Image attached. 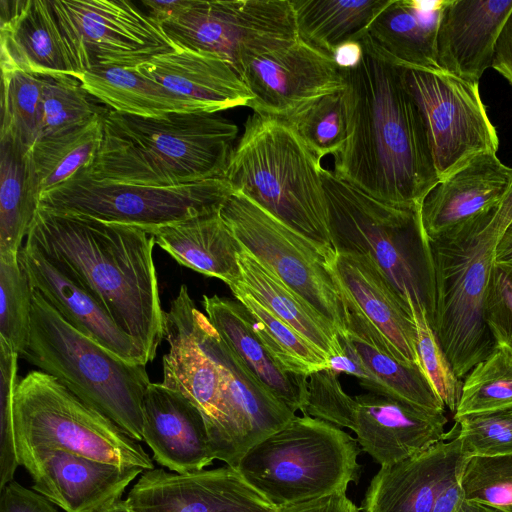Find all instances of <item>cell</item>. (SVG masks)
<instances>
[{"label":"cell","mask_w":512,"mask_h":512,"mask_svg":"<svg viewBox=\"0 0 512 512\" xmlns=\"http://www.w3.org/2000/svg\"><path fill=\"white\" fill-rule=\"evenodd\" d=\"M362 47L359 63L341 69L348 138L333 172L379 200L421 204L439 182L423 115L403 68Z\"/></svg>","instance_id":"cell-1"},{"label":"cell","mask_w":512,"mask_h":512,"mask_svg":"<svg viewBox=\"0 0 512 512\" xmlns=\"http://www.w3.org/2000/svg\"><path fill=\"white\" fill-rule=\"evenodd\" d=\"M25 245L86 289L147 362L154 360L165 338L166 312L153 260V235L136 226L39 207Z\"/></svg>","instance_id":"cell-2"},{"label":"cell","mask_w":512,"mask_h":512,"mask_svg":"<svg viewBox=\"0 0 512 512\" xmlns=\"http://www.w3.org/2000/svg\"><path fill=\"white\" fill-rule=\"evenodd\" d=\"M100 148L82 171L92 179L176 186L223 178L238 126L219 112L142 117L106 110Z\"/></svg>","instance_id":"cell-3"},{"label":"cell","mask_w":512,"mask_h":512,"mask_svg":"<svg viewBox=\"0 0 512 512\" xmlns=\"http://www.w3.org/2000/svg\"><path fill=\"white\" fill-rule=\"evenodd\" d=\"M328 226L336 252L368 256L413 316L424 312L432 327L436 283L430 239L419 203L379 200L322 168Z\"/></svg>","instance_id":"cell-4"},{"label":"cell","mask_w":512,"mask_h":512,"mask_svg":"<svg viewBox=\"0 0 512 512\" xmlns=\"http://www.w3.org/2000/svg\"><path fill=\"white\" fill-rule=\"evenodd\" d=\"M321 160L290 126L253 113L233 149L224 177L233 192L304 236L333 261Z\"/></svg>","instance_id":"cell-5"},{"label":"cell","mask_w":512,"mask_h":512,"mask_svg":"<svg viewBox=\"0 0 512 512\" xmlns=\"http://www.w3.org/2000/svg\"><path fill=\"white\" fill-rule=\"evenodd\" d=\"M136 441H143L146 365L127 362L77 331L36 290L29 342L20 356Z\"/></svg>","instance_id":"cell-6"},{"label":"cell","mask_w":512,"mask_h":512,"mask_svg":"<svg viewBox=\"0 0 512 512\" xmlns=\"http://www.w3.org/2000/svg\"><path fill=\"white\" fill-rule=\"evenodd\" d=\"M361 451L356 438L340 427L295 415L251 446L235 468L275 508H282L346 494L359 480Z\"/></svg>","instance_id":"cell-7"},{"label":"cell","mask_w":512,"mask_h":512,"mask_svg":"<svg viewBox=\"0 0 512 512\" xmlns=\"http://www.w3.org/2000/svg\"><path fill=\"white\" fill-rule=\"evenodd\" d=\"M496 208L430 239L436 283L432 329L459 379L496 348L485 319L486 293L498 241L489 222Z\"/></svg>","instance_id":"cell-8"},{"label":"cell","mask_w":512,"mask_h":512,"mask_svg":"<svg viewBox=\"0 0 512 512\" xmlns=\"http://www.w3.org/2000/svg\"><path fill=\"white\" fill-rule=\"evenodd\" d=\"M13 424L18 457L61 450L117 465L155 468L138 441L40 370L19 378Z\"/></svg>","instance_id":"cell-9"},{"label":"cell","mask_w":512,"mask_h":512,"mask_svg":"<svg viewBox=\"0 0 512 512\" xmlns=\"http://www.w3.org/2000/svg\"><path fill=\"white\" fill-rule=\"evenodd\" d=\"M220 216L240 243L264 267L328 321L346 333L347 306L322 250L246 196L233 192Z\"/></svg>","instance_id":"cell-10"},{"label":"cell","mask_w":512,"mask_h":512,"mask_svg":"<svg viewBox=\"0 0 512 512\" xmlns=\"http://www.w3.org/2000/svg\"><path fill=\"white\" fill-rule=\"evenodd\" d=\"M233 193L225 178L176 186L124 184L92 179L82 170L43 193L39 207L140 227L148 233L220 209Z\"/></svg>","instance_id":"cell-11"},{"label":"cell","mask_w":512,"mask_h":512,"mask_svg":"<svg viewBox=\"0 0 512 512\" xmlns=\"http://www.w3.org/2000/svg\"><path fill=\"white\" fill-rule=\"evenodd\" d=\"M160 26L176 47L214 54L239 77L253 60L299 39L291 0H195Z\"/></svg>","instance_id":"cell-12"},{"label":"cell","mask_w":512,"mask_h":512,"mask_svg":"<svg viewBox=\"0 0 512 512\" xmlns=\"http://www.w3.org/2000/svg\"><path fill=\"white\" fill-rule=\"evenodd\" d=\"M405 82L423 115L439 181L483 153H496L499 139L479 92V82L439 67L403 68Z\"/></svg>","instance_id":"cell-13"},{"label":"cell","mask_w":512,"mask_h":512,"mask_svg":"<svg viewBox=\"0 0 512 512\" xmlns=\"http://www.w3.org/2000/svg\"><path fill=\"white\" fill-rule=\"evenodd\" d=\"M50 2L75 62L76 76L98 66L134 68L178 48L161 26L131 1Z\"/></svg>","instance_id":"cell-14"},{"label":"cell","mask_w":512,"mask_h":512,"mask_svg":"<svg viewBox=\"0 0 512 512\" xmlns=\"http://www.w3.org/2000/svg\"><path fill=\"white\" fill-rule=\"evenodd\" d=\"M197 307L181 285L166 312L165 338L169 351L163 356V385L182 393L202 413L215 459L236 467L241 456L224 402L220 368L200 342Z\"/></svg>","instance_id":"cell-15"},{"label":"cell","mask_w":512,"mask_h":512,"mask_svg":"<svg viewBox=\"0 0 512 512\" xmlns=\"http://www.w3.org/2000/svg\"><path fill=\"white\" fill-rule=\"evenodd\" d=\"M240 78L253 96L247 107L281 120L345 89L334 59L300 38L253 60Z\"/></svg>","instance_id":"cell-16"},{"label":"cell","mask_w":512,"mask_h":512,"mask_svg":"<svg viewBox=\"0 0 512 512\" xmlns=\"http://www.w3.org/2000/svg\"><path fill=\"white\" fill-rule=\"evenodd\" d=\"M128 504L138 512H275L232 466L179 474L145 470L130 489Z\"/></svg>","instance_id":"cell-17"},{"label":"cell","mask_w":512,"mask_h":512,"mask_svg":"<svg viewBox=\"0 0 512 512\" xmlns=\"http://www.w3.org/2000/svg\"><path fill=\"white\" fill-rule=\"evenodd\" d=\"M18 462L33 479L32 489L65 512H102L145 471L61 450L35 451Z\"/></svg>","instance_id":"cell-18"},{"label":"cell","mask_w":512,"mask_h":512,"mask_svg":"<svg viewBox=\"0 0 512 512\" xmlns=\"http://www.w3.org/2000/svg\"><path fill=\"white\" fill-rule=\"evenodd\" d=\"M460 439L440 441L398 463L382 466L361 502L362 512H432L440 494L459 480L466 461Z\"/></svg>","instance_id":"cell-19"},{"label":"cell","mask_w":512,"mask_h":512,"mask_svg":"<svg viewBox=\"0 0 512 512\" xmlns=\"http://www.w3.org/2000/svg\"><path fill=\"white\" fill-rule=\"evenodd\" d=\"M330 266L340 284L346 306L354 309L369 324L395 358L420 366L413 316L377 264L365 255L336 252Z\"/></svg>","instance_id":"cell-20"},{"label":"cell","mask_w":512,"mask_h":512,"mask_svg":"<svg viewBox=\"0 0 512 512\" xmlns=\"http://www.w3.org/2000/svg\"><path fill=\"white\" fill-rule=\"evenodd\" d=\"M143 441L153 459L171 472H198L216 460L200 410L162 383H151L144 396Z\"/></svg>","instance_id":"cell-21"},{"label":"cell","mask_w":512,"mask_h":512,"mask_svg":"<svg viewBox=\"0 0 512 512\" xmlns=\"http://www.w3.org/2000/svg\"><path fill=\"white\" fill-rule=\"evenodd\" d=\"M353 432L361 450L389 466L415 456L446 437L444 413H433L368 393L355 397Z\"/></svg>","instance_id":"cell-22"},{"label":"cell","mask_w":512,"mask_h":512,"mask_svg":"<svg viewBox=\"0 0 512 512\" xmlns=\"http://www.w3.org/2000/svg\"><path fill=\"white\" fill-rule=\"evenodd\" d=\"M195 321L201 344L220 368L225 407L242 457L251 446L285 426L295 413L248 373L198 309Z\"/></svg>","instance_id":"cell-23"},{"label":"cell","mask_w":512,"mask_h":512,"mask_svg":"<svg viewBox=\"0 0 512 512\" xmlns=\"http://www.w3.org/2000/svg\"><path fill=\"white\" fill-rule=\"evenodd\" d=\"M19 261L33 289L73 328L127 362L148 363L133 339L103 306L40 251L24 245Z\"/></svg>","instance_id":"cell-24"},{"label":"cell","mask_w":512,"mask_h":512,"mask_svg":"<svg viewBox=\"0 0 512 512\" xmlns=\"http://www.w3.org/2000/svg\"><path fill=\"white\" fill-rule=\"evenodd\" d=\"M512 183V168L496 153H483L440 180L420 204L429 239L455 230L495 209Z\"/></svg>","instance_id":"cell-25"},{"label":"cell","mask_w":512,"mask_h":512,"mask_svg":"<svg viewBox=\"0 0 512 512\" xmlns=\"http://www.w3.org/2000/svg\"><path fill=\"white\" fill-rule=\"evenodd\" d=\"M1 69L35 75H77L64 33L48 0H1Z\"/></svg>","instance_id":"cell-26"},{"label":"cell","mask_w":512,"mask_h":512,"mask_svg":"<svg viewBox=\"0 0 512 512\" xmlns=\"http://www.w3.org/2000/svg\"><path fill=\"white\" fill-rule=\"evenodd\" d=\"M512 0H445L436 34L437 65L470 82L491 67Z\"/></svg>","instance_id":"cell-27"},{"label":"cell","mask_w":512,"mask_h":512,"mask_svg":"<svg viewBox=\"0 0 512 512\" xmlns=\"http://www.w3.org/2000/svg\"><path fill=\"white\" fill-rule=\"evenodd\" d=\"M134 69L212 112L247 107L253 98L226 61L203 51L177 48L156 55Z\"/></svg>","instance_id":"cell-28"},{"label":"cell","mask_w":512,"mask_h":512,"mask_svg":"<svg viewBox=\"0 0 512 512\" xmlns=\"http://www.w3.org/2000/svg\"><path fill=\"white\" fill-rule=\"evenodd\" d=\"M206 316L220 338L248 373L294 413L302 412L307 376L287 371L256 334L247 310L237 300L203 296Z\"/></svg>","instance_id":"cell-29"},{"label":"cell","mask_w":512,"mask_h":512,"mask_svg":"<svg viewBox=\"0 0 512 512\" xmlns=\"http://www.w3.org/2000/svg\"><path fill=\"white\" fill-rule=\"evenodd\" d=\"M445 0H391L359 42L402 68L438 67L436 34Z\"/></svg>","instance_id":"cell-30"},{"label":"cell","mask_w":512,"mask_h":512,"mask_svg":"<svg viewBox=\"0 0 512 512\" xmlns=\"http://www.w3.org/2000/svg\"><path fill=\"white\" fill-rule=\"evenodd\" d=\"M219 210L159 227L150 234L179 264L228 285L240 278L238 253L242 246Z\"/></svg>","instance_id":"cell-31"},{"label":"cell","mask_w":512,"mask_h":512,"mask_svg":"<svg viewBox=\"0 0 512 512\" xmlns=\"http://www.w3.org/2000/svg\"><path fill=\"white\" fill-rule=\"evenodd\" d=\"M86 90L112 110L142 117L173 112H212L205 105L176 94L134 68L98 66L78 76Z\"/></svg>","instance_id":"cell-32"},{"label":"cell","mask_w":512,"mask_h":512,"mask_svg":"<svg viewBox=\"0 0 512 512\" xmlns=\"http://www.w3.org/2000/svg\"><path fill=\"white\" fill-rule=\"evenodd\" d=\"M238 263L239 281L271 313L328 358L343 353L333 326L243 247L238 253Z\"/></svg>","instance_id":"cell-33"},{"label":"cell","mask_w":512,"mask_h":512,"mask_svg":"<svg viewBox=\"0 0 512 512\" xmlns=\"http://www.w3.org/2000/svg\"><path fill=\"white\" fill-rule=\"evenodd\" d=\"M30 149L0 138V256H18L39 208Z\"/></svg>","instance_id":"cell-34"},{"label":"cell","mask_w":512,"mask_h":512,"mask_svg":"<svg viewBox=\"0 0 512 512\" xmlns=\"http://www.w3.org/2000/svg\"><path fill=\"white\" fill-rule=\"evenodd\" d=\"M391 0H291L299 38L332 57L340 45L359 41Z\"/></svg>","instance_id":"cell-35"},{"label":"cell","mask_w":512,"mask_h":512,"mask_svg":"<svg viewBox=\"0 0 512 512\" xmlns=\"http://www.w3.org/2000/svg\"><path fill=\"white\" fill-rule=\"evenodd\" d=\"M343 335L367 370V379L359 383L364 389L429 412L444 413L445 406L420 366L404 363L352 333Z\"/></svg>","instance_id":"cell-36"},{"label":"cell","mask_w":512,"mask_h":512,"mask_svg":"<svg viewBox=\"0 0 512 512\" xmlns=\"http://www.w3.org/2000/svg\"><path fill=\"white\" fill-rule=\"evenodd\" d=\"M102 115L82 126L42 137L31 147L30 163L40 197L92 164L102 141Z\"/></svg>","instance_id":"cell-37"},{"label":"cell","mask_w":512,"mask_h":512,"mask_svg":"<svg viewBox=\"0 0 512 512\" xmlns=\"http://www.w3.org/2000/svg\"><path fill=\"white\" fill-rule=\"evenodd\" d=\"M228 287L247 310L258 337L287 371L308 377L328 369V356L271 313L239 279L229 283Z\"/></svg>","instance_id":"cell-38"},{"label":"cell","mask_w":512,"mask_h":512,"mask_svg":"<svg viewBox=\"0 0 512 512\" xmlns=\"http://www.w3.org/2000/svg\"><path fill=\"white\" fill-rule=\"evenodd\" d=\"M0 138L9 137L27 149L41 138L43 122L40 75L1 69Z\"/></svg>","instance_id":"cell-39"},{"label":"cell","mask_w":512,"mask_h":512,"mask_svg":"<svg viewBox=\"0 0 512 512\" xmlns=\"http://www.w3.org/2000/svg\"><path fill=\"white\" fill-rule=\"evenodd\" d=\"M43 122L41 138L82 126L107 109L98 106L82 82L68 74L40 75Z\"/></svg>","instance_id":"cell-40"},{"label":"cell","mask_w":512,"mask_h":512,"mask_svg":"<svg viewBox=\"0 0 512 512\" xmlns=\"http://www.w3.org/2000/svg\"><path fill=\"white\" fill-rule=\"evenodd\" d=\"M34 289L18 256H0V340L19 357L31 330Z\"/></svg>","instance_id":"cell-41"},{"label":"cell","mask_w":512,"mask_h":512,"mask_svg":"<svg viewBox=\"0 0 512 512\" xmlns=\"http://www.w3.org/2000/svg\"><path fill=\"white\" fill-rule=\"evenodd\" d=\"M285 121L319 160L327 155L335 157L348 138L344 90L317 99Z\"/></svg>","instance_id":"cell-42"},{"label":"cell","mask_w":512,"mask_h":512,"mask_svg":"<svg viewBox=\"0 0 512 512\" xmlns=\"http://www.w3.org/2000/svg\"><path fill=\"white\" fill-rule=\"evenodd\" d=\"M512 406V355L495 350L468 373L454 417Z\"/></svg>","instance_id":"cell-43"},{"label":"cell","mask_w":512,"mask_h":512,"mask_svg":"<svg viewBox=\"0 0 512 512\" xmlns=\"http://www.w3.org/2000/svg\"><path fill=\"white\" fill-rule=\"evenodd\" d=\"M459 484L464 500L512 512V454L468 457Z\"/></svg>","instance_id":"cell-44"},{"label":"cell","mask_w":512,"mask_h":512,"mask_svg":"<svg viewBox=\"0 0 512 512\" xmlns=\"http://www.w3.org/2000/svg\"><path fill=\"white\" fill-rule=\"evenodd\" d=\"M454 419L467 458L512 454V406Z\"/></svg>","instance_id":"cell-45"},{"label":"cell","mask_w":512,"mask_h":512,"mask_svg":"<svg viewBox=\"0 0 512 512\" xmlns=\"http://www.w3.org/2000/svg\"><path fill=\"white\" fill-rule=\"evenodd\" d=\"M416 350L420 366L443 405L455 413L462 385L448 361L424 312L414 311Z\"/></svg>","instance_id":"cell-46"},{"label":"cell","mask_w":512,"mask_h":512,"mask_svg":"<svg viewBox=\"0 0 512 512\" xmlns=\"http://www.w3.org/2000/svg\"><path fill=\"white\" fill-rule=\"evenodd\" d=\"M356 406V399L343 390L338 375L328 369L309 375L303 415L353 430Z\"/></svg>","instance_id":"cell-47"},{"label":"cell","mask_w":512,"mask_h":512,"mask_svg":"<svg viewBox=\"0 0 512 512\" xmlns=\"http://www.w3.org/2000/svg\"><path fill=\"white\" fill-rule=\"evenodd\" d=\"M19 355L0 341V490L14 480L19 466L14 424L13 397L18 383Z\"/></svg>","instance_id":"cell-48"},{"label":"cell","mask_w":512,"mask_h":512,"mask_svg":"<svg viewBox=\"0 0 512 512\" xmlns=\"http://www.w3.org/2000/svg\"><path fill=\"white\" fill-rule=\"evenodd\" d=\"M485 319L495 346L512 355V279L494 265L487 287Z\"/></svg>","instance_id":"cell-49"},{"label":"cell","mask_w":512,"mask_h":512,"mask_svg":"<svg viewBox=\"0 0 512 512\" xmlns=\"http://www.w3.org/2000/svg\"><path fill=\"white\" fill-rule=\"evenodd\" d=\"M0 491V512H57L46 497L15 480Z\"/></svg>","instance_id":"cell-50"},{"label":"cell","mask_w":512,"mask_h":512,"mask_svg":"<svg viewBox=\"0 0 512 512\" xmlns=\"http://www.w3.org/2000/svg\"><path fill=\"white\" fill-rule=\"evenodd\" d=\"M491 67L512 85V12L497 38Z\"/></svg>","instance_id":"cell-51"},{"label":"cell","mask_w":512,"mask_h":512,"mask_svg":"<svg viewBox=\"0 0 512 512\" xmlns=\"http://www.w3.org/2000/svg\"><path fill=\"white\" fill-rule=\"evenodd\" d=\"M275 512H360V509L346 494H340L301 504L276 508Z\"/></svg>","instance_id":"cell-52"},{"label":"cell","mask_w":512,"mask_h":512,"mask_svg":"<svg viewBox=\"0 0 512 512\" xmlns=\"http://www.w3.org/2000/svg\"><path fill=\"white\" fill-rule=\"evenodd\" d=\"M195 0H143L146 14L159 25L173 20L193 6Z\"/></svg>","instance_id":"cell-53"},{"label":"cell","mask_w":512,"mask_h":512,"mask_svg":"<svg viewBox=\"0 0 512 512\" xmlns=\"http://www.w3.org/2000/svg\"><path fill=\"white\" fill-rule=\"evenodd\" d=\"M493 265L512 279V222L497 241Z\"/></svg>","instance_id":"cell-54"},{"label":"cell","mask_w":512,"mask_h":512,"mask_svg":"<svg viewBox=\"0 0 512 512\" xmlns=\"http://www.w3.org/2000/svg\"><path fill=\"white\" fill-rule=\"evenodd\" d=\"M363 55V47L359 41L346 42L335 49L332 58L340 69L356 66Z\"/></svg>","instance_id":"cell-55"},{"label":"cell","mask_w":512,"mask_h":512,"mask_svg":"<svg viewBox=\"0 0 512 512\" xmlns=\"http://www.w3.org/2000/svg\"><path fill=\"white\" fill-rule=\"evenodd\" d=\"M463 501L464 495L457 480L440 494L432 512H457Z\"/></svg>","instance_id":"cell-56"},{"label":"cell","mask_w":512,"mask_h":512,"mask_svg":"<svg viewBox=\"0 0 512 512\" xmlns=\"http://www.w3.org/2000/svg\"><path fill=\"white\" fill-rule=\"evenodd\" d=\"M457 512H500L492 507L464 500Z\"/></svg>","instance_id":"cell-57"},{"label":"cell","mask_w":512,"mask_h":512,"mask_svg":"<svg viewBox=\"0 0 512 512\" xmlns=\"http://www.w3.org/2000/svg\"><path fill=\"white\" fill-rule=\"evenodd\" d=\"M102 512H138L133 509L128 502L125 500H119Z\"/></svg>","instance_id":"cell-58"}]
</instances>
